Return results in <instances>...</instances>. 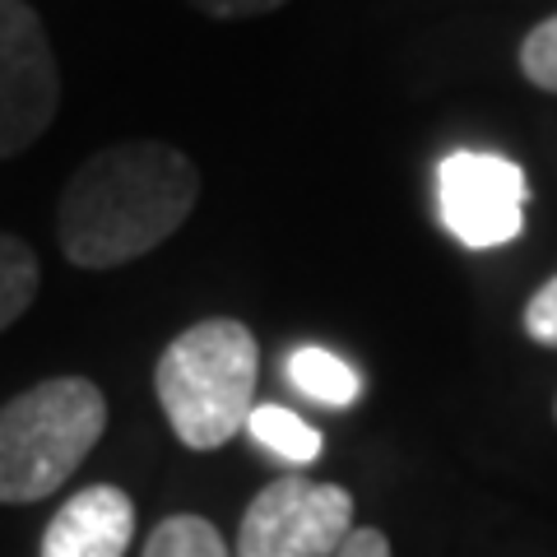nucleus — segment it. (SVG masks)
<instances>
[{
  "label": "nucleus",
  "instance_id": "obj_1",
  "mask_svg": "<svg viewBox=\"0 0 557 557\" xmlns=\"http://www.w3.org/2000/svg\"><path fill=\"white\" fill-rule=\"evenodd\" d=\"M200 196V172L163 139H126L84 159L61 190L57 242L70 265L116 270L182 228Z\"/></svg>",
  "mask_w": 557,
  "mask_h": 557
},
{
  "label": "nucleus",
  "instance_id": "obj_2",
  "mask_svg": "<svg viewBox=\"0 0 557 557\" xmlns=\"http://www.w3.org/2000/svg\"><path fill=\"white\" fill-rule=\"evenodd\" d=\"M260 348L233 317H214L182 330L153 368V391L177 442L190 450H219L247 432L256 409Z\"/></svg>",
  "mask_w": 557,
  "mask_h": 557
},
{
  "label": "nucleus",
  "instance_id": "obj_3",
  "mask_svg": "<svg viewBox=\"0 0 557 557\" xmlns=\"http://www.w3.org/2000/svg\"><path fill=\"white\" fill-rule=\"evenodd\" d=\"M108 432V399L89 376H51L0 405V502H42Z\"/></svg>",
  "mask_w": 557,
  "mask_h": 557
},
{
  "label": "nucleus",
  "instance_id": "obj_4",
  "mask_svg": "<svg viewBox=\"0 0 557 557\" xmlns=\"http://www.w3.org/2000/svg\"><path fill=\"white\" fill-rule=\"evenodd\" d=\"M348 534H354L348 487L288 474L256 493L242 516L233 557H335Z\"/></svg>",
  "mask_w": 557,
  "mask_h": 557
},
{
  "label": "nucleus",
  "instance_id": "obj_5",
  "mask_svg": "<svg viewBox=\"0 0 557 557\" xmlns=\"http://www.w3.org/2000/svg\"><path fill=\"white\" fill-rule=\"evenodd\" d=\"M530 182L502 153L456 149L437 168V214L442 228L469 251L507 247L525 233Z\"/></svg>",
  "mask_w": 557,
  "mask_h": 557
},
{
  "label": "nucleus",
  "instance_id": "obj_6",
  "mask_svg": "<svg viewBox=\"0 0 557 557\" xmlns=\"http://www.w3.org/2000/svg\"><path fill=\"white\" fill-rule=\"evenodd\" d=\"M61 108V75L38 10L0 0V159L38 145Z\"/></svg>",
  "mask_w": 557,
  "mask_h": 557
},
{
  "label": "nucleus",
  "instance_id": "obj_7",
  "mask_svg": "<svg viewBox=\"0 0 557 557\" xmlns=\"http://www.w3.org/2000/svg\"><path fill=\"white\" fill-rule=\"evenodd\" d=\"M135 539V502L112 483L75 493L51 516L42 557H126Z\"/></svg>",
  "mask_w": 557,
  "mask_h": 557
},
{
  "label": "nucleus",
  "instance_id": "obj_8",
  "mask_svg": "<svg viewBox=\"0 0 557 557\" xmlns=\"http://www.w3.org/2000/svg\"><path fill=\"white\" fill-rule=\"evenodd\" d=\"M288 381L325 409H348L362 395V376L344 358L330 354V348H311V344L288 354Z\"/></svg>",
  "mask_w": 557,
  "mask_h": 557
},
{
  "label": "nucleus",
  "instance_id": "obj_9",
  "mask_svg": "<svg viewBox=\"0 0 557 557\" xmlns=\"http://www.w3.org/2000/svg\"><path fill=\"white\" fill-rule=\"evenodd\" d=\"M247 432L256 446H265L270 456L288 460V465H311L321 456V432L307 423L302 413H293L284 405H256L247 418Z\"/></svg>",
  "mask_w": 557,
  "mask_h": 557
},
{
  "label": "nucleus",
  "instance_id": "obj_10",
  "mask_svg": "<svg viewBox=\"0 0 557 557\" xmlns=\"http://www.w3.org/2000/svg\"><path fill=\"white\" fill-rule=\"evenodd\" d=\"M38 298V256L24 237L0 233V335Z\"/></svg>",
  "mask_w": 557,
  "mask_h": 557
},
{
  "label": "nucleus",
  "instance_id": "obj_11",
  "mask_svg": "<svg viewBox=\"0 0 557 557\" xmlns=\"http://www.w3.org/2000/svg\"><path fill=\"white\" fill-rule=\"evenodd\" d=\"M145 557H233V553L205 516H168L149 534Z\"/></svg>",
  "mask_w": 557,
  "mask_h": 557
},
{
  "label": "nucleus",
  "instance_id": "obj_12",
  "mask_svg": "<svg viewBox=\"0 0 557 557\" xmlns=\"http://www.w3.org/2000/svg\"><path fill=\"white\" fill-rule=\"evenodd\" d=\"M520 70L534 89L557 94V14L530 28V38L520 42Z\"/></svg>",
  "mask_w": 557,
  "mask_h": 557
},
{
  "label": "nucleus",
  "instance_id": "obj_13",
  "mask_svg": "<svg viewBox=\"0 0 557 557\" xmlns=\"http://www.w3.org/2000/svg\"><path fill=\"white\" fill-rule=\"evenodd\" d=\"M520 325H525V335L534 344L557 348V274L548 278V284L534 288V298L525 302V317H520Z\"/></svg>",
  "mask_w": 557,
  "mask_h": 557
},
{
  "label": "nucleus",
  "instance_id": "obj_14",
  "mask_svg": "<svg viewBox=\"0 0 557 557\" xmlns=\"http://www.w3.org/2000/svg\"><path fill=\"white\" fill-rule=\"evenodd\" d=\"M200 14H209V20H251V14H270L278 10L284 0H190Z\"/></svg>",
  "mask_w": 557,
  "mask_h": 557
},
{
  "label": "nucleus",
  "instance_id": "obj_15",
  "mask_svg": "<svg viewBox=\"0 0 557 557\" xmlns=\"http://www.w3.org/2000/svg\"><path fill=\"white\" fill-rule=\"evenodd\" d=\"M335 557H391V544L381 530H354Z\"/></svg>",
  "mask_w": 557,
  "mask_h": 557
}]
</instances>
